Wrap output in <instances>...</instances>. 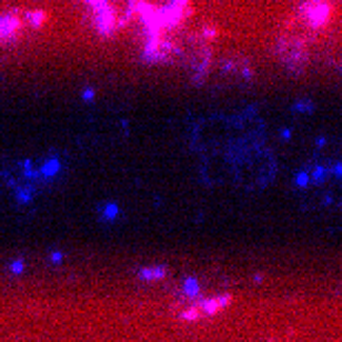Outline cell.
Instances as JSON below:
<instances>
[{"label": "cell", "mask_w": 342, "mask_h": 342, "mask_svg": "<svg viewBox=\"0 0 342 342\" xmlns=\"http://www.w3.org/2000/svg\"><path fill=\"white\" fill-rule=\"evenodd\" d=\"M165 276H167V267L165 265L145 267V269H140V278H143V280H160Z\"/></svg>", "instance_id": "obj_1"}, {"label": "cell", "mask_w": 342, "mask_h": 342, "mask_svg": "<svg viewBox=\"0 0 342 342\" xmlns=\"http://www.w3.org/2000/svg\"><path fill=\"white\" fill-rule=\"evenodd\" d=\"M198 309H200V313L213 316V313H218V311H220V305H218V300H216V298H207V300H203V303H198Z\"/></svg>", "instance_id": "obj_2"}, {"label": "cell", "mask_w": 342, "mask_h": 342, "mask_svg": "<svg viewBox=\"0 0 342 342\" xmlns=\"http://www.w3.org/2000/svg\"><path fill=\"white\" fill-rule=\"evenodd\" d=\"M203 313H200V309H198V305H189L187 309H183L180 311V318L183 320H187V323H191V320H198Z\"/></svg>", "instance_id": "obj_3"}, {"label": "cell", "mask_w": 342, "mask_h": 342, "mask_svg": "<svg viewBox=\"0 0 342 342\" xmlns=\"http://www.w3.org/2000/svg\"><path fill=\"white\" fill-rule=\"evenodd\" d=\"M198 289H200L198 280H187V283H185V293H189V296H196Z\"/></svg>", "instance_id": "obj_4"}, {"label": "cell", "mask_w": 342, "mask_h": 342, "mask_svg": "<svg viewBox=\"0 0 342 342\" xmlns=\"http://www.w3.org/2000/svg\"><path fill=\"white\" fill-rule=\"evenodd\" d=\"M216 300H218L220 309H223V307H229L233 303V296H231V293H220V296H216Z\"/></svg>", "instance_id": "obj_5"}, {"label": "cell", "mask_w": 342, "mask_h": 342, "mask_svg": "<svg viewBox=\"0 0 342 342\" xmlns=\"http://www.w3.org/2000/svg\"><path fill=\"white\" fill-rule=\"evenodd\" d=\"M9 269H11V271H16V273H18V271H23V263H11V265H9Z\"/></svg>", "instance_id": "obj_6"}]
</instances>
